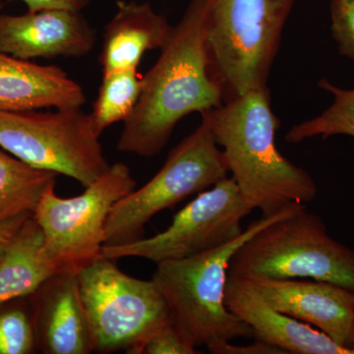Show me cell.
<instances>
[{"mask_svg": "<svg viewBox=\"0 0 354 354\" xmlns=\"http://www.w3.org/2000/svg\"><path fill=\"white\" fill-rule=\"evenodd\" d=\"M86 101L64 69L0 53V111L82 108Z\"/></svg>", "mask_w": 354, "mask_h": 354, "instance_id": "obj_14", "label": "cell"}, {"mask_svg": "<svg viewBox=\"0 0 354 354\" xmlns=\"http://www.w3.org/2000/svg\"><path fill=\"white\" fill-rule=\"evenodd\" d=\"M351 349L354 351V334H353V344H351Z\"/></svg>", "mask_w": 354, "mask_h": 354, "instance_id": "obj_27", "label": "cell"}, {"mask_svg": "<svg viewBox=\"0 0 354 354\" xmlns=\"http://www.w3.org/2000/svg\"><path fill=\"white\" fill-rule=\"evenodd\" d=\"M247 281L274 309L314 326L335 344L353 351L354 291L329 281L308 279Z\"/></svg>", "mask_w": 354, "mask_h": 354, "instance_id": "obj_11", "label": "cell"}, {"mask_svg": "<svg viewBox=\"0 0 354 354\" xmlns=\"http://www.w3.org/2000/svg\"><path fill=\"white\" fill-rule=\"evenodd\" d=\"M109 258L100 257L77 274L93 351L137 348L171 322L169 305L153 279L133 278Z\"/></svg>", "mask_w": 354, "mask_h": 354, "instance_id": "obj_6", "label": "cell"}, {"mask_svg": "<svg viewBox=\"0 0 354 354\" xmlns=\"http://www.w3.org/2000/svg\"><path fill=\"white\" fill-rule=\"evenodd\" d=\"M232 177H225L199 193L174 216L171 225L150 239L104 246L109 259L142 258L156 265L183 259L234 241L243 232L241 221L253 211Z\"/></svg>", "mask_w": 354, "mask_h": 354, "instance_id": "obj_10", "label": "cell"}, {"mask_svg": "<svg viewBox=\"0 0 354 354\" xmlns=\"http://www.w3.org/2000/svg\"><path fill=\"white\" fill-rule=\"evenodd\" d=\"M24 3L28 11L53 10L64 12L81 13L94 0H9Z\"/></svg>", "mask_w": 354, "mask_h": 354, "instance_id": "obj_24", "label": "cell"}, {"mask_svg": "<svg viewBox=\"0 0 354 354\" xmlns=\"http://www.w3.org/2000/svg\"><path fill=\"white\" fill-rule=\"evenodd\" d=\"M0 111V148L86 187L108 171L100 136L82 108Z\"/></svg>", "mask_w": 354, "mask_h": 354, "instance_id": "obj_9", "label": "cell"}, {"mask_svg": "<svg viewBox=\"0 0 354 354\" xmlns=\"http://www.w3.org/2000/svg\"><path fill=\"white\" fill-rule=\"evenodd\" d=\"M301 205L252 221L234 241L215 249L157 264L152 279L169 305L172 322L196 348H209L253 337L251 328L225 306L228 266L239 247L254 234Z\"/></svg>", "mask_w": 354, "mask_h": 354, "instance_id": "obj_3", "label": "cell"}, {"mask_svg": "<svg viewBox=\"0 0 354 354\" xmlns=\"http://www.w3.org/2000/svg\"><path fill=\"white\" fill-rule=\"evenodd\" d=\"M135 188L129 167L116 162L78 196L59 197L55 186L44 192L32 218L43 232L44 250L58 274H78L102 257L109 214Z\"/></svg>", "mask_w": 354, "mask_h": 354, "instance_id": "obj_7", "label": "cell"}, {"mask_svg": "<svg viewBox=\"0 0 354 354\" xmlns=\"http://www.w3.org/2000/svg\"><path fill=\"white\" fill-rule=\"evenodd\" d=\"M37 292V334L50 354H88L92 339L77 274L59 272Z\"/></svg>", "mask_w": 354, "mask_h": 354, "instance_id": "obj_15", "label": "cell"}, {"mask_svg": "<svg viewBox=\"0 0 354 354\" xmlns=\"http://www.w3.org/2000/svg\"><path fill=\"white\" fill-rule=\"evenodd\" d=\"M205 6L206 0H191L180 21L171 26L158 62L142 78L139 101L123 122L120 152L157 156L179 121L223 104L221 88L209 73Z\"/></svg>", "mask_w": 354, "mask_h": 354, "instance_id": "obj_1", "label": "cell"}, {"mask_svg": "<svg viewBox=\"0 0 354 354\" xmlns=\"http://www.w3.org/2000/svg\"><path fill=\"white\" fill-rule=\"evenodd\" d=\"M208 349L214 354H286L281 348L257 339L249 346H234L228 342Z\"/></svg>", "mask_w": 354, "mask_h": 354, "instance_id": "obj_25", "label": "cell"}, {"mask_svg": "<svg viewBox=\"0 0 354 354\" xmlns=\"http://www.w3.org/2000/svg\"><path fill=\"white\" fill-rule=\"evenodd\" d=\"M201 115L218 146L223 147L227 171L241 194L262 216L315 199L318 188L313 177L277 148L281 121L272 111L268 86L223 102Z\"/></svg>", "mask_w": 354, "mask_h": 354, "instance_id": "obj_2", "label": "cell"}, {"mask_svg": "<svg viewBox=\"0 0 354 354\" xmlns=\"http://www.w3.org/2000/svg\"><path fill=\"white\" fill-rule=\"evenodd\" d=\"M36 344V330L23 310L0 313V354L31 353Z\"/></svg>", "mask_w": 354, "mask_h": 354, "instance_id": "obj_21", "label": "cell"}, {"mask_svg": "<svg viewBox=\"0 0 354 354\" xmlns=\"http://www.w3.org/2000/svg\"><path fill=\"white\" fill-rule=\"evenodd\" d=\"M32 216L22 215L0 223V259L3 257L7 249L12 243L26 221Z\"/></svg>", "mask_w": 354, "mask_h": 354, "instance_id": "obj_26", "label": "cell"}, {"mask_svg": "<svg viewBox=\"0 0 354 354\" xmlns=\"http://www.w3.org/2000/svg\"><path fill=\"white\" fill-rule=\"evenodd\" d=\"M97 41L94 28L81 13L28 11L0 15V53L21 59L82 57Z\"/></svg>", "mask_w": 354, "mask_h": 354, "instance_id": "obj_12", "label": "cell"}, {"mask_svg": "<svg viewBox=\"0 0 354 354\" xmlns=\"http://www.w3.org/2000/svg\"><path fill=\"white\" fill-rule=\"evenodd\" d=\"M318 86L334 95V102L316 118L293 125L286 135L290 143H301L314 137L327 139L335 135L354 138V88L337 87L326 78L321 79Z\"/></svg>", "mask_w": 354, "mask_h": 354, "instance_id": "obj_20", "label": "cell"}, {"mask_svg": "<svg viewBox=\"0 0 354 354\" xmlns=\"http://www.w3.org/2000/svg\"><path fill=\"white\" fill-rule=\"evenodd\" d=\"M225 304L251 328L255 339L286 354H354L320 330L274 309L247 279L227 277Z\"/></svg>", "mask_w": 354, "mask_h": 354, "instance_id": "obj_13", "label": "cell"}, {"mask_svg": "<svg viewBox=\"0 0 354 354\" xmlns=\"http://www.w3.org/2000/svg\"><path fill=\"white\" fill-rule=\"evenodd\" d=\"M295 0H206L209 73L223 102L268 86Z\"/></svg>", "mask_w": 354, "mask_h": 354, "instance_id": "obj_4", "label": "cell"}, {"mask_svg": "<svg viewBox=\"0 0 354 354\" xmlns=\"http://www.w3.org/2000/svg\"><path fill=\"white\" fill-rule=\"evenodd\" d=\"M0 4H1V0H0Z\"/></svg>", "mask_w": 354, "mask_h": 354, "instance_id": "obj_28", "label": "cell"}, {"mask_svg": "<svg viewBox=\"0 0 354 354\" xmlns=\"http://www.w3.org/2000/svg\"><path fill=\"white\" fill-rule=\"evenodd\" d=\"M57 274L44 250L43 232L30 216L0 259V307L35 295Z\"/></svg>", "mask_w": 354, "mask_h": 354, "instance_id": "obj_17", "label": "cell"}, {"mask_svg": "<svg viewBox=\"0 0 354 354\" xmlns=\"http://www.w3.org/2000/svg\"><path fill=\"white\" fill-rule=\"evenodd\" d=\"M196 346L172 322L165 324L151 335L135 354H195Z\"/></svg>", "mask_w": 354, "mask_h": 354, "instance_id": "obj_22", "label": "cell"}, {"mask_svg": "<svg viewBox=\"0 0 354 354\" xmlns=\"http://www.w3.org/2000/svg\"><path fill=\"white\" fill-rule=\"evenodd\" d=\"M171 28L149 2H116V12L104 32L100 55L102 73L138 69L147 51L160 50Z\"/></svg>", "mask_w": 354, "mask_h": 354, "instance_id": "obj_16", "label": "cell"}, {"mask_svg": "<svg viewBox=\"0 0 354 354\" xmlns=\"http://www.w3.org/2000/svg\"><path fill=\"white\" fill-rule=\"evenodd\" d=\"M142 78L138 69L102 73L99 94L88 113L100 137L106 128L120 121L124 122L131 115L141 95Z\"/></svg>", "mask_w": 354, "mask_h": 354, "instance_id": "obj_19", "label": "cell"}, {"mask_svg": "<svg viewBox=\"0 0 354 354\" xmlns=\"http://www.w3.org/2000/svg\"><path fill=\"white\" fill-rule=\"evenodd\" d=\"M227 172L223 152L202 118L201 124L172 149L150 181L114 205L106 221L104 246L143 239L147 223L157 214L215 185Z\"/></svg>", "mask_w": 354, "mask_h": 354, "instance_id": "obj_8", "label": "cell"}, {"mask_svg": "<svg viewBox=\"0 0 354 354\" xmlns=\"http://www.w3.org/2000/svg\"><path fill=\"white\" fill-rule=\"evenodd\" d=\"M330 31L342 57L354 62V0H330Z\"/></svg>", "mask_w": 354, "mask_h": 354, "instance_id": "obj_23", "label": "cell"}, {"mask_svg": "<svg viewBox=\"0 0 354 354\" xmlns=\"http://www.w3.org/2000/svg\"><path fill=\"white\" fill-rule=\"evenodd\" d=\"M57 172L38 169L0 148V223L32 215Z\"/></svg>", "mask_w": 354, "mask_h": 354, "instance_id": "obj_18", "label": "cell"}, {"mask_svg": "<svg viewBox=\"0 0 354 354\" xmlns=\"http://www.w3.org/2000/svg\"><path fill=\"white\" fill-rule=\"evenodd\" d=\"M228 276L310 279L354 291V249L330 237L320 216L301 205L244 242L230 260Z\"/></svg>", "mask_w": 354, "mask_h": 354, "instance_id": "obj_5", "label": "cell"}]
</instances>
